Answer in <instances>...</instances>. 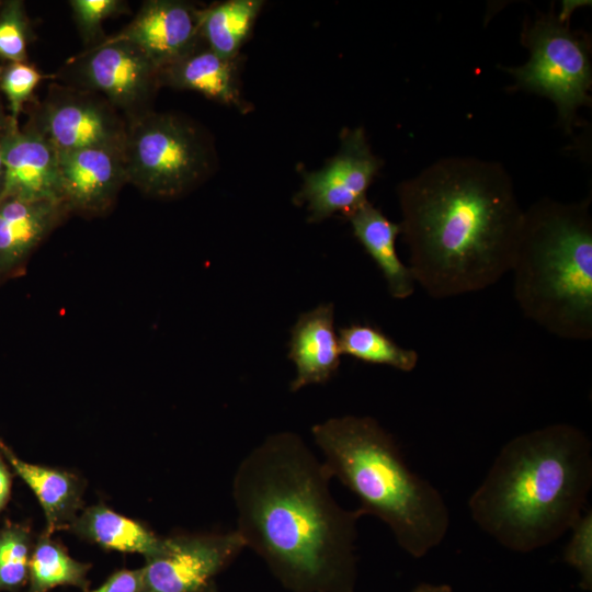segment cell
<instances>
[{"label": "cell", "mask_w": 592, "mask_h": 592, "mask_svg": "<svg viewBox=\"0 0 592 592\" xmlns=\"http://www.w3.org/2000/svg\"><path fill=\"white\" fill-rule=\"evenodd\" d=\"M331 478L293 432L267 436L235 471L236 531L292 592H354L364 514L338 504Z\"/></svg>", "instance_id": "cell-1"}, {"label": "cell", "mask_w": 592, "mask_h": 592, "mask_svg": "<svg viewBox=\"0 0 592 592\" xmlns=\"http://www.w3.org/2000/svg\"><path fill=\"white\" fill-rule=\"evenodd\" d=\"M414 281L432 298L483 291L511 271L524 213L496 161L444 157L397 187Z\"/></svg>", "instance_id": "cell-2"}, {"label": "cell", "mask_w": 592, "mask_h": 592, "mask_svg": "<svg viewBox=\"0 0 592 592\" xmlns=\"http://www.w3.org/2000/svg\"><path fill=\"white\" fill-rule=\"evenodd\" d=\"M591 486L589 436L576 425L555 423L510 440L468 508L500 545L530 553L570 531L587 508Z\"/></svg>", "instance_id": "cell-3"}, {"label": "cell", "mask_w": 592, "mask_h": 592, "mask_svg": "<svg viewBox=\"0 0 592 592\" xmlns=\"http://www.w3.org/2000/svg\"><path fill=\"white\" fill-rule=\"evenodd\" d=\"M311 434L331 476L357 498L364 515L390 528L406 553L420 558L442 543L449 527L444 498L409 468L394 436L375 419L330 418Z\"/></svg>", "instance_id": "cell-4"}, {"label": "cell", "mask_w": 592, "mask_h": 592, "mask_svg": "<svg viewBox=\"0 0 592 592\" xmlns=\"http://www.w3.org/2000/svg\"><path fill=\"white\" fill-rule=\"evenodd\" d=\"M523 315L566 340L592 339V217L590 198H542L524 213L513 265Z\"/></svg>", "instance_id": "cell-5"}, {"label": "cell", "mask_w": 592, "mask_h": 592, "mask_svg": "<svg viewBox=\"0 0 592 592\" xmlns=\"http://www.w3.org/2000/svg\"><path fill=\"white\" fill-rule=\"evenodd\" d=\"M123 155L128 183L160 200L182 196L206 180L216 155L207 134L179 114L151 111L127 124Z\"/></svg>", "instance_id": "cell-6"}, {"label": "cell", "mask_w": 592, "mask_h": 592, "mask_svg": "<svg viewBox=\"0 0 592 592\" xmlns=\"http://www.w3.org/2000/svg\"><path fill=\"white\" fill-rule=\"evenodd\" d=\"M521 42L530 59L505 69L514 78V88L549 99L559 125L571 133L577 111L591 105V41L571 31L562 13L551 11L524 22Z\"/></svg>", "instance_id": "cell-7"}, {"label": "cell", "mask_w": 592, "mask_h": 592, "mask_svg": "<svg viewBox=\"0 0 592 592\" xmlns=\"http://www.w3.org/2000/svg\"><path fill=\"white\" fill-rule=\"evenodd\" d=\"M104 98L127 124L153 111L159 67L135 45L104 39L71 57L55 76Z\"/></svg>", "instance_id": "cell-8"}, {"label": "cell", "mask_w": 592, "mask_h": 592, "mask_svg": "<svg viewBox=\"0 0 592 592\" xmlns=\"http://www.w3.org/2000/svg\"><path fill=\"white\" fill-rule=\"evenodd\" d=\"M25 125L38 132L57 152L124 145L127 122L101 95L64 83L49 84L35 102Z\"/></svg>", "instance_id": "cell-9"}, {"label": "cell", "mask_w": 592, "mask_h": 592, "mask_svg": "<svg viewBox=\"0 0 592 592\" xmlns=\"http://www.w3.org/2000/svg\"><path fill=\"white\" fill-rule=\"evenodd\" d=\"M382 166L364 129H345L338 152L321 169L304 174L295 203L307 205L311 223L338 213L348 218L368 201L367 191Z\"/></svg>", "instance_id": "cell-10"}, {"label": "cell", "mask_w": 592, "mask_h": 592, "mask_svg": "<svg viewBox=\"0 0 592 592\" xmlns=\"http://www.w3.org/2000/svg\"><path fill=\"white\" fill-rule=\"evenodd\" d=\"M244 548L236 530L166 537L160 553L141 568L139 592H204Z\"/></svg>", "instance_id": "cell-11"}, {"label": "cell", "mask_w": 592, "mask_h": 592, "mask_svg": "<svg viewBox=\"0 0 592 592\" xmlns=\"http://www.w3.org/2000/svg\"><path fill=\"white\" fill-rule=\"evenodd\" d=\"M62 202L70 214L102 216L128 183L123 146H98L58 152Z\"/></svg>", "instance_id": "cell-12"}, {"label": "cell", "mask_w": 592, "mask_h": 592, "mask_svg": "<svg viewBox=\"0 0 592 592\" xmlns=\"http://www.w3.org/2000/svg\"><path fill=\"white\" fill-rule=\"evenodd\" d=\"M200 10L195 4L182 0H148L143 2L125 27L105 39L135 45L160 68L203 42Z\"/></svg>", "instance_id": "cell-13"}, {"label": "cell", "mask_w": 592, "mask_h": 592, "mask_svg": "<svg viewBox=\"0 0 592 592\" xmlns=\"http://www.w3.org/2000/svg\"><path fill=\"white\" fill-rule=\"evenodd\" d=\"M4 180L0 197L60 201L58 152L34 128L13 123L0 139Z\"/></svg>", "instance_id": "cell-14"}, {"label": "cell", "mask_w": 592, "mask_h": 592, "mask_svg": "<svg viewBox=\"0 0 592 592\" xmlns=\"http://www.w3.org/2000/svg\"><path fill=\"white\" fill-rule=\"evenodd\" d=\"M69 214L60 201L0 197V284L22 274L34 250Z\"/></svg>", "instance_id": "cell-15"}, {"label": "cell", "mask_w": 592, "mask_h": 592, "mask_svg": "<svg viewBox=\"0 0 592 592\" xmlns=\"http://www.w3.org/2000/svg\"><path fill=\"white\" fill-rule=\"evenodd\" d=\"M291 334L288 358L296 367L291 391L330 380L342 355L334 329V305L321 304L299 315Z\"/></svg>", "instance_id": "cell-16"}, {"label": "cell", "mask_w": 592, "mask_h": 592, "mask_svg": "<svg viewBox=\"0 0 592 592\" xmlns=\"http://www.w3.org/2000/svg\"><path fill=\"white\" fill-rule=\"evenodd\" d=\"M238 58L226 59L204 42L194 49L159 68L160 86L190 90L209 100L244 110L240 93Z\"/></svg>", "instance_id": "cell-17"}, {"label": "cell", "mask_w": 592, "mask_h": 592, "mask_svg": "<svg viewBox=\"0 0 592 592\" xmlns=\"http://www.w3.org/2000/svg\"><path fill=\"white\" fill-rule=\"evenodd\" d=\"M357 241L380 270L389 294L396 299L413 295L415 281L411 270L399 258L396 240L400 225L388 219L369 201L346 218Z\"/></svg>", "instance_id": "cell-18"}, {"label": "cell", "mask_w": 592, "mask_h": 592, "mask_svg": "<svg viewBox=\"0 0 592 592\" xmlns=\"http://www.w3.org/2000/svg\"><path fill=\"white\" fill-rule=\"evenodd\" d=\"M2 455L35 493L47 523L46 535L71 525L81 505V482L68 471L30 464L0 443Z\"/></svg>", "instance_id": "cell-19"}, {"label": "cell", "mask_w": 592, "mask_h": 592, "mask_svg": "<svg viewBox=\"0 0 592 592\" xmlns=\"http://www.w3.org/2000/svg\"><path fill=\"white\" fill-rule=\"evenodd\" d=\"M70 526L77 535L104 549L138 553L146 559L158 555L163 546V538L104 504L88 508Z\"/></svg>", "instance_id": "cell-20"}, {"label": "cell", "mask_w": 592, "mask_h": 592, "mask_svg": "<svg viewBox=\"0 0 592 592\" xmlns=\"http://www.w3.org/2000/svg\"><path fill=\"white\" fill-rule=\"evenodd\" d=\"M264 5L262 0H227L200 10L204 44L226 59H236Z\"/></svg>", "instance_id": "cell-21"}, {"label": "cell", "mask_w": 592, "mask_h": 592, "mask_svg": "<svg viewBox=\"0 0 592 592\" xmlns=\"http://www.w3.org/2000/svg\"><path fill=\"white\" fill-rule=\"evenodd\" d=\"M341 354L355 360L411 372L419 362V354L412 349L398 345L379 328L369 323H351L339 329Z\"/></svg>", "instance_id": "cell-22"}, {"label": "cell", "mask_w": 592, "mask_h": 592, "mask_svg": "<svg viewBox=\"0 0 592 592\" xmlns=\"http://www.w3.org/2000/svg\"><path fill=\"white\" fill-rule=\"evenodd\" d=\"M90 568L91 565L73 559L64 546L44 535L32 549L29 592H48L60 585H72L87 591Z\"/></svg>", "instance_id": "cell-23"}, {"label": "cell", "mask_w": 592, "mask_h": 592, "mask_svg": "<svg viewBox=\"0 0 592 592\" xmlns=\"http://www.w3.org/2000/svg\"><path fill=\"white\" fill-rule=\"evenodd\" d=\"M32 549L27 528L10 525L0 530V592H15L25 584Z\"/></svg>", "instance_id": "cell-24"}, {"label": "cell", "mask_w": 592, "mask_h": 592, "mask_svg": "<svg viewBox=\"0 0 592 592\" xmlns=\"http://www.w3.org/2000/svg\"><path fill=\"white\" fill-rule=\"evenodd\" d=\"M33 30L25 4L21 0L2 1L0 5V58L4 61H27V46Z\"/></svg>", "instance_id": "cell-25"}, {"label": "cell", "mask_w": 592, "mask_h": 592, "mask_svg": "<svg viewBox=\"0 0 592 592\" xmlns=\"http://www.w3.org/2000/svg\"><path fill=\"white\" fill-rule=\"evenodd\" d=\"M69 5L87 48L105 39L102 24L106 19L130 12L128 3L123 0H70Z\"/></svg>", "instance_id": "cell-26"}, {"label": "cell", "mask_w": 592, "mask_h": 592, "mask_svg": "<svg viewBox=\"0 0 592 592\" xmlns=\"http://www.w3.org/2000/svg\"><path fill=\"white\" fill-rule=\"evenodd\" d=\"M44 77L27 61L0 64V91L8 101L9 114L13 121L19 122L21 112Z\"/></svg>", "instance_id": "cell-27"}, {"label": "cell", "mask_w": 592, "mask_h": 592, "mask_svg": "<svg viewBox=\"0 0 592 592\" xmlns=\"http://www.w3.org/2000/svg\"><path fill=\"white\" fill-rule=\"evenodd\" d=\"M571 537L563 550V561L580 576V588L592 589V510L588 506L570 528Z\"/></svg>", "instance_id": "cell-28"}, {"label": "cell", "mask_w": 592, "mask_h": 592, "mask_svg": "<svg viewBox=\"0 0 592 592\" xmlns=\"http://www.w3.org/2000/svg\"><path fill=\"white\" fill-rule=\"evenodd\" d=\"M143 569H122L112 573L99 588L84 592H139Z\"/></svg>", "instance_id": "cell-29"}, {"label": "cell", "mask_w": 592, "mask_h": 592, "mask_svg": "<svg viewBox=\"0 0 592 592\" xmlns=\"http://www.w3.org/2000/svg\"><path fill=\"white\" fill-rule=\"evenodd\" d=\"M11 491V475L0 458V512L4 509Z\"/></svg>", "instance_id": "cell-30"}, {"label": "cell", "mask_w": 592, "mask_h": 592, "mask_svg": "<svg viewBox=\"0 0 592 592\" xmlns=\"http://www.w3.org/2000/svg\"><path fill=\"white\" fill-rule=\"evenodd\" d=\"M15 122L11 118L9 112H7L3 102L0 98V139L5 135V133L9 130L11 125Z\"/></svg>", "instance_id": "cell-31"}, {"label": "cell", "mask_w": 592, "mask_h": 592, "mask_svg": "<svg viewBox=\"0 0 592 592\" xmlns=\"http://www.w3.org/2000/svg\"><path fill=\"white\" fill-rule=\"evenodd\" d=\"M413 592H452V589L447 584H430L422 583L418 585Z\"/></svg>", "instance_id": "cell-32"}, {"label": "cell", "mask_w": 592, "mask_h": 592, "mask_svg": "<svg viewBox=\"0 0 592 592\" xmlns=\"http://www.w3.org/2000/svg\"><path fill=\"white\" fill-rule=\"evenodd\" d=\"M3 180H4V163H3V158L0 150V193L3 186Z\"/></svg>", "instance_id": "cell-33"}, {"label": "cell", "mask_w": 592, "mask_h": 592, "mask_svg": "<svg viewBox=\"0 0 592 592\" xmlns=\"http://www.w3.org/2000/svg\"><path fill=\"white\" fill-rule=\"evenodd\" d=\"M204 592H218L216 588V583H213L212 585H209Z\"/></svg>", "instance_id": "cell-34"}, {"label": "cell", "mask_w": 592, "mask_h": 592, "mask_svg": "<svg viewBox=\"0 0 592 592\" xmlns=\"http://www.w3.org/2000/svg\"><path fill=\"white\" fill-rule=\"evenodd\" d=\"M2 1H0V5H1Z\"/></svg>", "instance_id": "cell-35"}]
</instances>
